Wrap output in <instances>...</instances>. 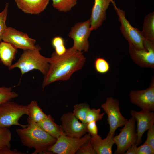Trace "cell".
I'll use <instances>...</instances> for the list:
<instances>
[{
  "instance_id": "cell-1",
  "label": "cell",
  "mask_w": 154,
  "mask_h": 154,
  "mask_svg": "<svg viewBox=\"0 0 154 154\" xmlns=\"http://www.w3.org/2000/svg\"><path fill=\"white\" fill-rule=\"evenodd\" d=\"M86 60L82 52L72 47L67 49L62 55L53 52L48 58L49 68L44 76L43 88L56 81L68 80L74 73L82 68Z\"/></svg>"
},
{
  "instance_id": "cell-2",
  "label": "cell",
  "mask_w": 154,
  "mask_h": 154,
  "mask_svg": "<svg viewBox=\"0 0 154 154\" xmlns=\"http://www.w3.org/2000/svg\"><path fill=\"white\" fill-rule=\"evenodd\" d=\"M28 124L25 128L15 130L22 145L35 150L32 154H51L48 149L57 139L51 136L36 123L27 118Z\"/></svg>"
},
{
  "instance_id": "cell-3",
  "label": "cell",
  "mask_w": 154,
  "mask_h": 154,
  "mask_svg": "<svg viewBox=\"0 0 154 154\" xmlns=\"http://www.w3.org/2000/svg\"><path fill=\"white\" fill-rule=\"evenodd\" d=\"M41 49V47L37 45L34 49L24 50L17 62L12 64L9 69L18 68L22 75L33 70H37L45 75L48 70L49 64L48 58L40 53Z\"/></svg>"
},
{
  "instance_id": "cell-4",
  "label": "cell",
  "mask_w": 154,
  "mask_h": 154,
  "mask_svg": "<svg viewBox=\"0 0 154 154\" xmlns=\"http://www.w3.org/2000/svg\"><path fill=\"white\" fill-rule=\"evenodd\" d=\"M27 114V105L10 101L0 105V127L9 128L17 125L22 128L27 126L19 121L24 115Z\"/></svg>"
},
{
  "instance_id": "cell-5",
  "label": "cell",
  "mask_w": 154,
  "mask_h": 154,
  "mask_svg": "<svg viewBox=\"0 0 154 154\" xmlns=\"http://www.w3.org/2000/svg\"><path fill=\"white\" fill-rule=\"evenodd\" d=\"M118 16V20L121 23L120 29L121 33L129 44H130L138 49L144 48L143 46L144 38L141 31L132 26L125 17V12L122 10L117 7L114 2L112 0Z\"/></svg>"
},
{
  "instance_id": "cell-6",
  "label": "cell",
  "mask_w": 154,
  "mask_h": 154,
  "mask_svg": "<svg viewBox=\"0 0 154 154\" xmlns=\"http://www.w3.org/2000/svg\"><path fill=\"white\" fill-rule=\"evenodd\" d=\"M135 122V119L132 117L120 130V133L114 136L113 140L117 147L115 154H124L130 147L136 144L137 135Z\"/></svg>"
},
{
  "instance_id": "cell-7",
  "label": "cell",
  "mask_w": 154,
  "mask_h": 154,
  "mask_svg": "<svg viewBox=\"0 0 154 154\" xmlns=\"http://www.w3.org/2000/svg\"><path fill=\"white\" fill-rule=\"evenodd\" d=\"M89 134H85L80 138H72L66 135H60L48 150L51 154H74L83 144L91 138Z\"/></svg>"
},
{
  "instance_id": "cell-8",
  "label": "cell",
  "mask_w": 154,
  "mask_h": 154,
  "mask_svg": "<svg viewBox=\"0 0 154 154\" xmlns=\"http://www.w3.org/2000/svg\"><path fill=\"white\" fill-rule=\"evenodd\" d=\"M119 104L116 99L109 97L101 105L107 116L108 123L109 126L108 133L114 136L116 130L124 125L128 121L121 113Z\"/></svg>"
},
{
  "instance_id": "cell-9",
  "label": "cell",
  "mask_w": 154,
  "mask_h": 154,
  "mask_svg": "<svg viewBox=\"0 0 154 154\" xmlns=\"http://www.w3.org/2000/svg\"><path fill=\"white\" fill-rule=\"evenodd\" d=\"M129 51L133 60L142 67L154 68V42L144 39L143 49H138L129 44Z\"/></svg>"
},
{
  "instance_id": "cell-10",
  "label": "cell",
  "mask_w": 154,
  "mask_h": 154,
  "mask_svg": "<svg viewBox=\"0 0 154 154\" xmlns=\"http://www.w3.org/2000/svg\"><path fill=\"white\" fill-rule=\"evenodd\" d=\"M90 26L89 19L78 22L72 27L68 36L73 40V49L81 52L88 51L89 46L88 39L92 31Z\"/></svg>"
},
{
  "instance_id": "cell-11",
  "label": "cell",
  "mask_w": 154,
  "mask_h": 154,
  "mask_svg": "<svg viewBox=\"0 0 154 154\" xmlns=\"http://www.w3.org/2000/svg\"><path fill=\"white\" fill-rule=\"evenodd\" d=\"M1 40L11 44L16 49L23 50L34 49L37 46L35 40L30 38L27 33L11 27H7L2 35Z\"/></svg>"
},
{
  "instance_id": "cell-12",
  "label": "cell",
  "mask_w": 154,
  "mask_h": 154,
  "mask_svg": "<svg viewBox=\"0 0 154 154\" xmlns=\"http://www.w3.org/2000/svg\"><path fill=\"white\" fill-rule=\"evenodd\" d=\"M60 120L61 127L65 135L68 137L80 138L87 132V123L79 122L72 112L63 114Z\"/></svg>"
},
{
  "instance_id": "cell-13",
  "label": "cell",
  "mask_w": 154,
  "mask_h": 154,
  "mask_svg": "<svg viewBox=\"0 0 154 154\" xmlns=\"http://www.w3.org/2000/svg\"><path fill=\"white\" fill-rule=\"evenodd\" d=\"M131 102L142 110L154 111V78L149 87L142 90H132L129 94Z\"/></svg>"
},
{
  "instance_id": "cell-14",
  "label": "cell",
  "mask_w": 154,
  "mask_h": 154,
  "mask_svg": "<svg viewBox=\"0 0 154 154\" xmlns=\"http://www.w3.org/2000/svg\"><path fill=\"white\" fill-rule=\"evenodd\" d=\"M130 114L137 122L136 144L138 146L142 142L144 133L154 124V113L153 112L143 109L140 111L131 110Z\"/></svg>"
},
{
  "instance_id": "cell-15",
  "label": "cell",
  "mask_w": 154,
  "mask_h": 154,
  "mask_svg": "<svg viewBox=\"0 0 154 154\" xmlns=\"http://www.w3.org/2000/svg\"><path fill=\"white\" fill-rule=\"evenodd\" d=\"M112 0H94L90 19L91 31L98 29L106 19V11Z\"/></svg>"
},
{
  "instance_id": "cell-16",
  "label": "cell",
  "mask_w": 154,
  "mask_h": 154,
  "mask_svg": "<svg viewBox=\"0 0 154 154\" xmlns=\"http://www.w3.org/2000/svg\"><path fill=\"white\" fill-rule=\"evenodd\" d=\"M18 7L24 13L38 14L43 12L50 0H14Z\"/></svg>"
},
{
  "instance_id": "cell-17",
  "label": "cell",
  "mask_w": 154,
  "mask_h": 154,
  "mask_svg": "<svg viewBox=\"0 0 154 154\" xmlns=\"http://www.w3.org/2000/svg\"><path fill=\"white\" fill-rule=\"evenodd\" d=\"M114 136L108 133L106 137L104 139L99 135L91 137L90 141L94 149L97 154H111L112 148L114 144Z\"/></svg>"
},
{
  "instance_id": "cell-18",
  "label": "cell",
  "mask_w": 154,
  "mask_h": 154,
  "mask_svg": "<svg viewBox=\"0 0 154 154\" xmlns=\"http://www.w3.org/2000/svg\"><path fill=\"white\" fill-rule=\"evenodd\" d=\"M46 132L56 139L62 135H65L60 125L55 122L54 119L50 115L44 119L37 123Z\"/></svg>"
},
{
  "instance_id": "cell-19",
  "label": "cell",
  "mask_w": 154,
  "mask_h": 154,
  "mask_svg": "<svg viewBox=\"0 0 154 154\" xmlns=\"http://www.w3.org/2000/svg\"><path fill=\"white\" fill-rule=\"evenodd\" d=\"M11 44L5 42H0V60L9 68L12 65L17 50Z\"/></svg>"
},
{
  "instance_id": "cell-20",
  "label": "cell",
  "mask_w": 154,
  "mask_h": 154,
  "mask_svg": "<svg viewBox=\"0 0 154 154\" xmlns=\"http://www.w3.org/2000/svg\"><path fill=\"white\" fill-rule=\"evenodd\" d=\"M144 39L154 42V13H150L145 16L141 31Z\"/></svg>"
},
{
  "instance_id": "cell-21",
  "label": "cell",
  "mask_w": 154,
  "mask_h": 154,
  "mask_svg": "<svg viewBox=\"0 0 154 154\" xmlns=\"http://www.w3.org/2000/svg\"><path fill=\"white\" fill-rule=\"evenodd\" d=\"M27 105L28 118L33 121L38 123L47 117L36 101L32 100Z\"/></svg>"
},
{
  "instance_id": "cell-22",
  "label": "cell",
  "mask_w": 154,
  "mask_h": 154,
  "mask_svg": "<svg viewBox=\"0 0 154 154\" xmlns=\"http://www.w3.org/2000/svg\"><path fill=\"white\" fill-rule=\"evenodd\" d=\"M90 108L89 105L87 103H81L74 105L72 113L76 117L82 122L86 123V117L88 112Z\"/></svg>"
},
{
  "instance_id": "cell-23",
  "label": "cell",
  "mask_w": 154,
  "mask_h": 154,
  "mask_svg": "<svg viewBox=\"0 0 154 154\" xmlns=\"http://www.w3.org/2000/svg\"><path fill=\"white\" fill-rule=\"evenodd\" d=\"M52 6L60 12H66L70 11L77 4V0H52Z\"/></svg>"
},
{
  "instance_id": "cell-24",
  "label": "cell",
  "mask_w": 154,
  "mask_h": 154,
  "mask_svg": "<svg viewBox=\"0 0 154 154\" xmlns=\"http://www.w3.org/2000/svg\"><path fill=\"white\" fill-rule=\"evenodd\" d=\"M18 96V94L13 91L11 87L0 86V105Z\"/></svg>"
},
{
  "instance_id": "cell-25",
  "label": "cell",
  "mask_w": 154,
  "mask_h": 154,
  "mask_svg": "<svg viewBox=\"0 0 154 154\" xmlns=\"http://www.w3.org/2000/svg\"><path fill=\"white\" fill-rule=\"evenodd\" d=\"M12 134L9 128L0 127V149L8 147L11 148Z\"/></svg>"
},
{
  "instance_id": "cell-26",
  "label": "cell",
  "mask_w": 154,
  "mask_h": 154,
  "mask_svg": "<svg viewBox=\"0 0 154 154\" xmlns=\"http://www.w3.org/2000/svg\"><path fill=\"white\" fill-rule=\"evenodd\" d=\"M52 45L55 49V52L58 55L64 54L66 49L65 45L64 40L62 37L56 36L54 37L51 41Z\"/></svg>"
},
{
  "instance_id": "cell-27",
  "label": "cell",
  "mask_w": 154,
  "mask_h": 154,
  "mask_svg": "<svg viewBox=\"0 0 154 154\" xmlns=\"http://www.w3.org/2000/svg\"><path fill=\"white\" fill-rule=\"evenodd\" d=\"M94 67L96 72L101 74L107 73L109 71L110 68L108 62L104 58L100 57L95 60Z\"/></svg>"
},
{
  "instance_id": "cell-28",
  "label": "cell",
  "mask_w": 154,
  "mask_h": 154,
  "mask_svg": "<svg viewBox=\"0 0 154 154\" xmlns=\"http://www.w3.org/2000/svg\"><path fill=\"white\" fill-rule=\"evenodd\" d=\"M104 114V113H101V109L100 108H90L87 114L86 123H88L92 121L96 122L102 119Z\"/></svg>"
},
{
  "instance_id": "cell-29",
  "label": "cell",
  "mask_w": 154,
  "mask_h": 154,
  "mask_svg": "<svg viewBox=\"0 0 154 154\" xmlns=\"http://www.w3.org/2000/svg\"><path fill=\"white\" fill-rule=\"evenodd\" d=\"M9 4L7 3L3 10L0 13V41L1 40L2 35L7 27L6 25V21L8 14Z\"/></svg>"
},
{
  "instance_id": "cell-30",
  "label": "cell",
  "mask_w": 154,
  "mask_h": 154,
  "mask_svg": "<svg viewBox=\"0 0 154 154\" xmlns=\"http://www.w3.org/2000/svg\"><path fill=\"white\" fill-rule=\"evenodd\" d=\"M90 139L80 147L76 154H97L92 144Z\"/></svg>"
},
{
  "instance_id": "cell-31",
  "label": "cell",
  "mask_w": 154,
  "mask_h": 154,
  "mask_svg": "<svg viewBox=\"0 0 154 154\" xmlns=\"http://www.w3.org/2000/svg\"><path fill=\"white\" fill-rule=\"evenodd\" d=\"M148 130L147 137L143 144L149 145L154 149V124Z\"/></svg>"
},
{
  "instance_id": "cell-32",
  "label": "cell",
  "mask_w": 154,
  "mask_h": 154,
  "mask_svg": "<svg viewBox=\"0 0 154 154\" xmlns=\"http://www.w3.org/2000/svg\"><path fill=\"white\" fill-rule=\"evenodd\" d=\"M154 149L147 144H143L137 148V154H153Z\"/></svg>"
},
{
  "instance_id": "cell-33",
  "label": "cell",
  "mask_w": 154,
  "mask_h": 154,
  "mask_svg": "<svg viewBox=\"0 0 154 154\" xmlns=\"http://www.w3.org/2000/svg\"><path fill=\"white\" fill-rule=\"evenodd\" d=\"M87 132L91 137H94L98 135V129L96 121H92L87 123Z\"/></svg>"
},
{
  "instance_id": "cell-34",
  "label": "cell",
  "mask_w": 154,
  "mask_h": 154,
  "mask_svg": "<svg viewBox=\"0 0 154 154\" xmlns=\"http://www.w3.org/2000/svg\"><path fill=\"white\" fill-rule=\"evenodd\" d=\"M26 153L18 151L17 149L12 150L8 147L0 149V154H25Z\"/></svg>"
},
{
  "instance_id": "cell-35",
  "label": "cell",
  "mask_w": 154,
  "mask_h": 154,
  "mask_svg": "<svg viewBox=\"0 0 154 154\" xmlns=\"http://www.w3.org/2000/svg\"><path fill=\"white\" fill-rule=\"evenodd\" d=\"M137 145L136 144H134L130 147L126 151L125 154H137Z\"/></svg>"
}]
</instances>
